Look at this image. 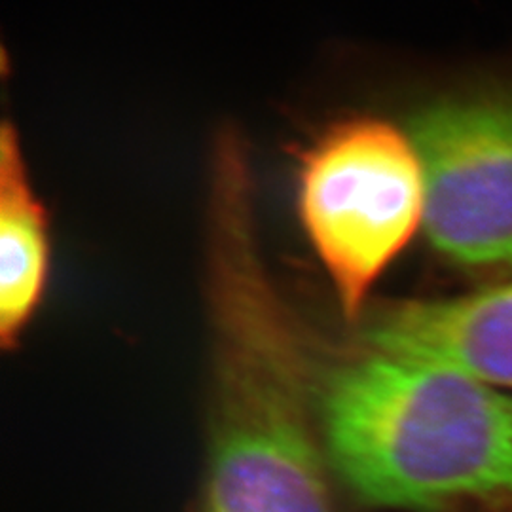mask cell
Instances as JSON below:
<instances>
[{
    "mask_svg": "<svg viewBox=\"0 0 512 512\" xmlns=\"http://www.w3.org/2000/svg\"><path fill=\"white\" fill-rule=\"evenodd\" d=\"M298 209L349 319L425 220L418 148L384 120L355 118L325 131L304 154Z\"/></svg>",
    "mask_w": 512,
    "mask_h": 512,
    "instance_id": "3957f363",
    "label": "cell"
},
{
    "mask_svg": "<svg viewBox=\"0 0 512 512\" xmlns=\"http://www.w3.org/2000/svg\"><path fill=\"white\" fill-rule=\"evenodd\" d=\"M433 247L476 274L512 272V52L475 61L412 116Z\"/></svg>",
    "mask_w": 512,
    "mask_h": 512,
    "instance_id": "7a4b0ae2",
    "label": "cell"
},
{
    "mask_svg": "<svg viewBox=\"0 0 512 512\" xmlns=\"http://www.w3.org/2000/svg\"><path fill=\"white\" fill-rule=\"evenodd\" d=\"M50 268L48 217L38 200L18 137L4 128L0 147V338L16 346L42 300Z\"/></svg>",
    "mask_w": 512,
    "mask_h": 512,
    "instance_id": "8992f818",
    "label": "cell"
},
{
    "mask_svg": "<svg viewBox=\"0 0 512 512\" xmlns=\"http://www.w3.org/2000/svg\"><path fill=\"white\" fill-rule=\"evenodd\" d=\"M310 406L274 387L243 389L211 416L200 512H336Z\"/></svg>",
    "mask_w": 512,
    "mask_h": 512,
    "instance_id": "277c9868",
    "label": "cell"
},
{
    "mask_svg": "<svg viewBox=\"0 0 512 512\" xmlns=\"http://www.w3.org/2000/svg\"><path fill=\"white\" fill-rule=\"evenodd\" d=\"M332 473L368 511L512 509V397L363 346L315 384Z\"/></svg>",
    "mask_w": 512,
    "mask_h": 512,
    "instance_id": "6da1fadb",
    "label": "cell"
},
{
    "mask_svg": "<svg viewBox=\"0 0 512 512\" xmlns=\"http://www.w3.org/2000/svg\"><path fill=\"white\" fill-rule=\"evenodd\" d=\"M471 512H512V509H492V511H471Z\"/></svg>",
    "mask_w": 512,
    "mask_h": 512,
    "instance_id": "52a82bcc",
    "label": "cell"
},
{
    "mask_svg": "<svg viewBox=\"0 0 512 512\" xmlns=\"http://www.w3.org/2000/svg\"><path fill=\"white\" fill-rule=\"evenodd\" d=\"M363 344L512 389V281L442 300H404L372 311Z\"/></svg>",
    "mask_w": 512,
    "mask_h": 512,
    "instance_id": "5b68a950",
    "label": "cell"
}]
</instances>
